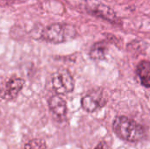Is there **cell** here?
<instances>
[{
  "label": "cell",
  "instance_id": "7a4b0ae2",
  "mask_svg": "<svg viewBox=\"0 0 150 149\" xmlns=\"http://www.w3.org/2000/svg\"><path fill=\"white\" fill-rule=\"evenodd\" d=\"M76 34V29L72 25L66 24H52L43 30L41 36L47 41L62 43L73 39Z\"/></svg>",
  "mask_w": 150,
  "mask_h": 149
},
{
  "label": "cell",
  "instance_id": "6da1fadb",
  "mask_svg": "<svg viewBox=\"0 0 150 149\" xmlns=\"http://www.w3.org/2000/svg\"><path fill=\"white\" fill-rule=\"evenodd\" d=\"M113 131L120 138L131 142L142 140L146 134L142 126L125 116H119L114 119Z\"/></svg>",
  "mask_w": 150,
  "mask_h": 149
},
{
  "label": "cell",
  "instance_id": "5b68a950",
  "mask_svg": "<svg viewBox=\"0 0 150 149\" xmlns=\"http://www.w3.org/2000/svg\"><path fill=\"white\" fill-rule=\"evenodd\" d=\"M86 7L91 14L103 19H105L112 23H115L118 20L115 12L109 6L98 2V0H87Z\"/></svg>",
  "mask_w": 150,
  "mask_h": 149
},
{
  "label": "cell",
  "instance_id": "3957f363",
  "mask_svg": "<svg viewBox=\"0 0 150 149\" xmlns=\"http://www.w3.org/2000/svg\"><path fill=\"white\" fill-rule=\"evenodd\" d=\"M52 85L58 94H68L73 91L75 81L67 69H60L52 76Z\"/></svg>",
  "mask_w": 150,
  "mask_h": 149
},
{
  "label": "cell",
  "instance_id": "52a82bcc",
  "mask_svg": "<svg viewBox=\"0 0 150 149\" xmlns=\"http://www.w3.org/2000/svg\"><path fill=\"white\" fill-rule=\"evenodd\" d=\"M48 105L53 114L58 119H64L67 113V105L64 99L59 96L52 97L48 101Z\"/></svg>",
  "mask_w": 150,
  "mask_h": 149
},
{
  "label": "cell",
  "instance_id": "30bf717a",
  "mask_svg": "<svg viewBox=\"0 0 150 149\" xmlns=\"http://www.w3.org/2000/svg\"><path fill=\"white\" fill-rule=\"evenodd\" d=\"M25 149H47V147L43 140L33 139L25 145Z\"/></svg>",
  "mask_w": 150,
  "mask_h": 149
},
{
  "label": "cell",
  "instance_id": "ba28073f",
  "mask_svg": "<svg viewBox=\"0 0 150 149\" xmlns=\"http://www.w3.org/2000/svg\"><path fill=\"white\" fill-rule=\"evenodd\" d=\"M136 72L140 80L145 87H150V61H141L136 68Z\"/></svg>",
  "mask_w": 150,
  "mask_h": 149
},
{
  "label": "cell",
  "instance_id": "9c48e42d",
  "mask_svg": "<svg viewBox=\"0 0 150 149\" xmlns=\"http://www.w3.org/2000/svg\"><path fill=\"white\" fill-rule=\"evenodd\" d=\"M107 51L108 47L105 42H97L91 47L90 54L94 60H102L105 57Z\"/></svg>",
  "mask_w": 150,
  "mask_h": 149
},
{
  "label": "cell",
  "instance_id": "277c9868",
  "mask_svg": "<svg viewBox=\"0 0 150 149\" xmlns=\"http://www.w3.org/2000/svg\"><path fill=\"white\" fill-rule=\"evenodd\" d=\"M24 85V79L18 76H12L9 78L0 89V97L4 100H13L22 90Z\"/></svg>",
  "mask_w": 150,
  "mask_h": 149
},
{
  "label": "cell",
  "instance_id": "7c38bea8",
  "mask_svg": "<svg viewBox=\"0 0 150 149\" xmlns=\"http://www.w3.org/2000/svg\"><path fill=\"white\" fill-rule=\"evenodd\" d=\"M118 149H127V148H124V147H120V148H119Z\"/></svg>",
  "mask_w": 150,
  "mask_h": 149
},
{
  "label": "cell",
  "instance_id": "8992f818",
  "mask_svg": "<svg viewBox=\"0 0 150 149\" xmlns=\"http://www.w3.org/2000/svg\"><path fill=\"white\" fill-rule=\"evenodd\" d=\"M106 103V99L101 90H95L86 95L82 99V107L88 112H93L103 107Z\"/></svg>",
  "mask_w": 150,
  "mask_h": 149
},
{
  "label": "cell",
  "instance_id": "8fae6325",
  "mask_svg": "<svg viewBox=\"0 0 150 149\" xmlns=\"http://www.w3.org/2000/svg\"><path fill=\"white\" fill-rule=\"evenodd\" d=\"M95 149H108V146H107L106 142L101 141V142L98 143V145L96 147V148Z\"/></svg>",
  "mask_w": 150,
  "mask_h": 149
}]
</instances>
